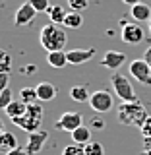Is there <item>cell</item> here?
Masks as SVG:
<instances>
[{
  "instance_id": "cell-13",
  "label": "cell",
  "mask_w": 151,
  "mask_h": 155,
  "mask_svg": "<svg viewBox=\"0 0 151 155\" xmlns=\"http://www.w3.org/2000/svg\"><path fill=\"white\" fill-rule=\"evenodd\" d=\"M37 99L39 101H52L56 97V85L48 84V81H41L37 87Z\"/></svg>"
},
{
  "instance_id": "cell-34",
  "label": "cell",
  "mask_w": 151,
  "mask_h": 155,
  "mask_svg": "<svg viewBox=\"0 0 151 155\" xmlns=\"http://www.w3.org/2000/svg\"><path fill=\"white\" fill-rule=\"evenodd\" d=\"M91 124H93L95 128H103V126H105V124H103V120H97V118H95V120H93Z\"/></svg>"
},
{
  "instance_id": "cell-2",
  "label": "cell",
  "mask_w": 151,
  "mask_h": 155,
  "mask_svg": "<svg viewBox=\"0 0 151 155\" xmlns=\"http://www.w3.org/2000/svg\"><path fill=\"white\" fill-rule=\"evenodd\" d=\"M147 109L140 103V101H134V103H122L118 107V120L126 126H138L142 128V124L147 120Z\"/></svg>"
},
{
  "instance_id": "cell-37",
  "label": "cell",
  "mask_w": 151,
  "mask_h": 155,
  "mask_svg": "<svg viewBox=\"0 0 151 155\" xmlns=\"http://www.w3.org/2000/svg\"><path fill=\"white\" fill-rule=\"evenodd\" d=\"M149 33H151V19H149Z\"/></svg>"
},
{
  "instance_id": "cell-21",
  "label": "cell",
  "mask_w": 151,
  "mask_h": 155,
  "mask_svg": "<svg viewBox=\"0 0 151 155\" xmlns=\"http://www.w3.org/2000/svg\"><path fill=\"white\" fill-rule=\"evenodd\" d=\"M70 97L76 103H85V101H89L91 93L87 91L85 85H74V87H70Z\"/></svg>"
},
{
  "instance_id": "cell-24",
  "label": "cell",
  "mask_w": 151,
  "mask_h": 155,
  "mask_svg": "<svg viewBox=\"0 0 151 155\" xmlns=\"http://www.w3.org/2000/svg\"><path fill=\"white\" fill-rule=\"evenodd\" d=\"M84 149H85V155H103V145H101L99 142H89V143H85L84 145Z\"/></svg>"
},
{
  "instance_id": "cell-28",
  "label": "cell",
  "mask_w": 151,
  "mask_h": 155,
  "mask_svg": "<svg viewBox=\"0 0 151 155\" xmlns=\"http://www.w3.org/2000/svg\"><path fill=\"white\" fill-rule=\"evenodd\" d=\"M12 101H14V97H12V91H10V87H8V89H4L2 93H0V110H4L10 103H12Z\"/></svg>"
},
{
  "instance_id": "cell-26",
  "label": "cell",
  "mask_w": 151,
  "mask_h": 155,
  "mask_svg": "<svg viewBox=\"0 0 151 155\" xmlns=\"http://www.w3.org/2000/svg\"><path fill=\"white\" fill-rule=\"evenodd\" d=\"M68 6L72 8V12H84L89 6V0H68Z\"/></svg>"
},
{
  "instance_id": "cell-10",
  "label": "cell",
  "mask_w": 151,
  "mask_h": 155,
  "mask_svg": "<svg viewBox=\"0 0 151 155\" xmlns=\"http://www.w3.org/2000/svg\"><path fill=\"white\" fill-rule=\"evenodd\" d=\"M37 16V10L31 6L29 2L21 4L18 10H16V16H14V23L19 27V25H27V23H31L33 19Z\"/></svg>"
},
{
  "instance_id": "cell-3",
  "label": "cell",
  "mask_w": 151,
  "mask_h": 155,
  "mask_svg": "<svg viewBox=\"0 0 151 155\" xmlns=\"http://www.w3.org/2000/svg\"><path fill=\"white\" fill-rule=\"evenodd\" d=\"M18 128L25 130L27 134H33V132H39V126L43 122V107L39 103H33V105H27V110L25 114H21L19 118H14L12 120Z\"/></svg>"
},
{
  "instance_id": "cell-9",
  "label": "cell",
  "mask_w": 151,
  "mask_h": 155,
  "mask_svg": "<svg viewBox=\"0 0 151 155\" xmlns=\"http://www.w3.org/2000/svg\"><path fill=\"white\" fill-rule=\"evenodd\" d=\"M47 138H48V134L45 132V130H39V132L29 134V138H27V145H25L27 155H37V153L43 149V145H45Z\"/></svg>"
},
{
  "instance_id": "cell-4",
  "label": "cell",
  "mask_w": 151,
  "mask_h": 155,
  "mask_svg": "<svg viewBox=\"0 0 151 155\" xmlns=\"http://www.w3.org/2000/svg\"><path fill=\"white\" fill-rule=\"evenodd\" d=\"M110 84H113V89L114 93L122 99V103H134V101H138V97H136V91L132 84H130L128 76L120 74V72H114L113 78H110Z\"/></svg>"
},
{
  "instance_id": "cell-22",
  "label": "cell",
  "mask_w": 151,
  "mask_h": 155,
  "mask_svg": "<svg viewBox=\"0 0 151 155\" xmlns=\"http://www.w3.org/2000/svg\"><path fill=\"white\" fill-rule=\"evenodd\" d=\"M19 101L21 103H25V105H33L37 99V89L35 87H23L21 91H19Z\"/></svg>"
},
{
  "instance_id": "cell-31",
  "label": "cell",
  "mask_w": 151,
  "mask_h": 155,
  "mask_svg": "<svg viewBox=\"0 0 151 155\" xmlns=\"http://www.w3.org/2000/svg\"><path fill=\"white\" fill-rule=\"evenodd\" d=\"M6 155H27V151H25V147H19V145H18L16 149H12V151H8Z\"/></svg>"
},
{
  "instance_id": "cell-14",
  "label": "cell",
  "mask_w": 151,
  "mask_h": 155,
  "mask_svg": "<svg viewBox=\"0 0 151 155\" xmlns=\"http://www.w3.org/2000/svg\"><path fill=\"white\" fill-rule=\"evenodd\" d=\"M25 110H27V105L21 103L19 99H16V101H12V103H10L6 109H4V113L8 114L10 120H14V118H19L21 114H25Z\"/></svg>"
},
{
  "instance_id": "cell-36",
  "label": "cell",
  "mask_w": 151,
  "mask_h": 155,
  "mask_svg": "<svg viewBox=\"0 0 151 155\" xmlns=\"http://www.w3.org/2000/svg\"><path fill=\"white\" fill-rule=\"evenodd\" d=\"M143 155H151V147H149V149H145V151H143Z\"/></svg>"
},
{
  "instance_id": "cell-17",
  "label": "cell",
  "mask_w": 151,
  "mask_h": 155,
  "mask_svg": "<svg viewBox=\"0 0 151 155\" xmlns=\"http://www.w3.org/2000/svg\"><path fill=\"white\" fill-rule=\"evenodd\" d=\"M72 140H74V143L77 145H85V143H89L91 142V130L87 128V126H80L77 130H74L72 132Z\"/></svg>"
},
{
  "instance_id": "cell-30",
  "label": "cell",
  "mask_w": 151,
  "mask_h": 155,
  "mask_svg": "<svg viewBox=\"0 0 151 155\" xmlns=\"http://www.w3.org/2000/svg\"><path fill=\"white\" fill-rule=\"evenodd\" d=\"M8 81H10V74H0V93L4 89H8Z\"/></svg>"
},
{
  "instance_id": "cell-35",
  "label": "cell",
  "mask_w": 151,
  "mask_h": 155,
  "mask_svg": "<svg viewBox=\"0 0 151 155\" xmlns=\"http://www.w3.org/2000/svg\"><path fill=\"white\" fill-rule=\"evenodd\" d=\"M4 132H6V130H4V124L0 122V134H4Z\"/></svg>"
},
{
  "instance_id": "cell-25",
  "label": "cell",
  "mask_w": 151,
  "mask_h": 155,
  "mask_svg": "<svg viewBox=\"0 0 151 155\" xmlns=\"http://www.w3.org/2000/svg\"><path fill=\"white\" fill-rule=\"evenodd\" d=\"M62 155H85V149L77 143H72V145H66L62 149Z\"/></svg>"
},
{
  "instance_id": "cell-16",
  "label": "cell",
  "mask_w": 151,
  "mask_h": 155,
  "mask_svg": "<svg viewBox=\"0 0 151 155\" xmlns=\"http://www.w3.org/2000/svg\"><path fill=\"white\" fill-rule=\"evenodd\" d=\"M132 18L136 19V21H149L151 19V8L147 6V4H136V6H132Z\"/></svg>"
},
{
  "instance_id": "cell-29",
  "label": "cell",
  "mask_w": 151,
  "mask_h": 155,
  "mask_svg": "<svg viewBox=\"0 0 151 155\" xmlns=\"http://www.w3.org/2000/svg\"><path fill=\"white\" fill-rule=\"evenodd\" d=\"M142 136L145 140H151V116H147V120H145V122L142 124Z\"/></svg>"
},
{
  "instance_id": "cell-33",
  "label": "cell",
  "mask_w": 151,
  "mask_h": 155,
  "mask_svg": "<svg viewBox=\"0 0 151 155\" xmlns=\"http://www.w3.org/2000/svg\"><path fill=\"white\" fill-rule=\"evenodd\" d=\"M126 6H136V4H140V0H122Z\"/></svg>"
},
{
  "instance_id": "cell-8",
  "label": "cell",
  "mask_w": 151,
  "mask_h": 155,
  "mask_svg": "<svg viewBox=\"0 0 151 155\" xmlns=\"http://www.w3.org/2000/svg\"><path fill=\"white\" fill-rule=\"evenodd\" d=\"M122 41L126 45H138V43L143 41V29L138 25V23H124L122 25V33H120Z\"/></svg>"
},
{
  "instance_id": "cell-6",
  "label": "cell",
  "mask_w": 151,
  "mask_h": 155,
  "mask_svg": "<svg viewBox=\"0 0 151 155\" xmlns=\"http://www.w3.org/2000/svg\"><path fill=\"white\" fill-rule=\"evenodd\" d=\"M130 76L143 85H151V66L143 58H136L130 62Z\"/></svg>"
},
{
  "instance_id": "cell-11",
  "label": "cell",
  "mask_w": 151,
  "mask_h": 155,
  "mask_svg": "<svg viewBox=\"0 0 151 155\" xmlns=\"http://www.w3.org/2000/svg\"><path fill=\"white\" fill-rule=\"evenodd\" d=\"M68 54V64H84V62H89L91 58L95 56V48H72V51L66 52Z\"/></svg>"
},
{
  "instance_id": "cell-23",
  "label": "cell",
  "mask_w": 151,
  "mask_h": 155,
  "mask_svg": "<svg viewBox=\"0 0 151 155\" xmlns=\"http://www.w3.org/2000/svg\"><path fill=\"white\" fill-rule=\"evenodd\" d=\"M12 70V56L8 51L0 48V74H10Z\"/></svg>"
},
{
  "instance_id": "cell-1",
  "label": "cell",
  "mask_w": 151,
  "mask_h": 155,
  "mask_svg": "<svg viewBox=\"0 0 151 155\" xmlns=\"http://www.w3.org/2000/svg\"><path fill=\"white\" fill-rule=\"evenodd\" d=\"M39 41H41V47L45 48L47 52L64 51V47H66V43H68L66 29L60 27V25H56V23H51V21H48L47 25L41 27Z\"/></svg>"
},
{
  "instance_id": "cell-7",
  "label": "cell",
  "mask_w": 151,
  "mask_h": 155,
  "mask_svg": "<svg viewBox=\"0 0 151 155\" xmlns=\"http://www.w3.org/2000/svg\"><path fill=\"white\" fill-rule=\"evenodd\" d=\"M56 130H60V132H74L77 130L80 126H84V116L80 113H64L60 114V118L56 120Z\"/></svg>"
},
{
  "instance_id": "cell-19",
  "label": "cell",
  "mask_w": 151,
  "mask_h": 155,
  "mask_svg": "<svg viewBox=\"0 0 151 155\" xmlns=\"http://www.w3.org/2000/svg\"><path fill=\"white\" fill-rule=\"evenodd\" d=\"M62 25L66 29H80L84 25V16H81V12H68Z\"/></svg>"
},
{
  "instance_id": "cell-32",
  "label": "cell",
  "mask_w": 151,
  "mask_h": 155,
  "mask_svg": "<svg viewBox=\"0 0 151 155\" xmlns=\"http://www.w3.org/2000/svg\"><path fill=\"white\" fill-rule=\"evenodd\" d=\"M143 60H145V62H147V64L151 66V47L147 48V51H145V54H143Z\"/></svg>"
},
{
  "instance_id": "cell-20",
  "label": "cell",
  "mask_w": 151,
  "mask_h": 155,
  "mask_svg": "<svg viewBox=\"0 0 151 155\" xmlns=\"http://www.w3.org/2000/svg\"><path fill=\"white\" fill-rule=\"evenodd\" d=\"M18 147V140L12 132H4L0 134V151H12V149Z\"/></svg>"
},
{
  "instance_id": "cell-15",
  "label": "cell",
  "mask_w": 151,
  "mask_h": 155,
  "mask_svg": "<svg viewBox=\"0 0 151 155\" xmlns=\"http://www.w3.org/2000/svg\"><path fill=\"white\" fill-rule=\"evenodd\" d=\"M47 62L52 68H64L68 64V54L64 51H54V52H47Z\"/></svg>"
},
{
  "instance_id": "cell-12",
  "label": "cell",
  "mask_w": 151,
  "mask_h": 155,
  "mask_svg": "<svg viewBox=\"0 0 151 155\" xmlns=\"http://www.w3.org/2000/svg\"><path fill=\"white\" fill-rule=\"evenodd\" d=\"M126 62V54L124 52H118V51H109L103 54V64L105 68H109V70H118L120 66H122Z\"/></svg>"
},
{
  "instance_id": "cell-18",
  "label": "cell",
  "mask_w": 151,
  "mask_h": 155,
  "mask_svg": "<svg viewBox=\"0 0 151 155\" xmlns=\"http://www.w3.org/2000/svg\"><path fill=\"white\" fill-rule=\"evenodd\" d=\"M48 19H51V23H56V25H62L64 23V19H66V10L62 8V6H58V4H54V6H51L48 8Z\"/></svg>"
},
{
  "instance_id": "cell-5",
  "label": "cell",
  "mask_w": 151,
  "mask_h": 155,
  "mask_svg": "<svg viewBox=\"0 0 151 155\" xmlns=\"http://www.w3.org/2000/svg\"><path fill=\"white\" fill-rule=\"evenodd\" d=\"M89 107L95 113H109V110H113V107H114L113 93H109L107 89L93 91L91 97H89Z\"/></svg>"
},
{
  "instance_id": "cell-27",
  "label": "cell",
  "mask_w": 151,
  "mask_h": 155,
  "mask_svg": "<svg viewBox=\"0 0 151 155\" xmlns=\"http://www.w3.org/2000/svg\"><path fill=\"white\" fill-rule=\"evenodd\" d=\"M27 2L37 10V14L39 12H48V8H51V2H48V0H27Z\"/></svg>"
}]
</instances>
